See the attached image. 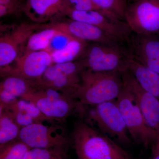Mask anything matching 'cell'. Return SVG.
I'll return each mask as SVG.
<instances>
[{
    "label": "cell",
    "instance_id": "obj_10",
    "mask_svg": "<svg viewBox=\"0 0 159 159\" xmlns=\"http://www.w3.org/2000/svg\"><path fill=\"white\" fill-rule=\"evenodd\" d=\"M43 25L22 24L1 34L0 38V66L6 68L18 57L20 49L25 46L29 37Z\"/></svg>",
    "mask_w": 159,
    "mask_h": 159
},
{
    "label": "cell",
    "instance_id": "obj_24",
    "mask_svg": "<svg viewBox=\"0 0 159 159\" xmlns=\"http://www.w3.org/2000/svg\"><path fill=\"white\" fill-rule=\"evenodd\" d=\"M66 148H30L22 159H66Z\"/></svg>",
    "mask_w": 159,
    "mask_h": 159
},
{
    "label": "cell",
    "instance_id": "obj_25",
    "mask_svg": "<svg viewBox=\"0 0 159 159\" xmlns=\"http://www.w3.org/2000/svg\"><path fill=\"white\" fill-rule=\"evenodd\" d=\"M30 148L20 140L16 139L0 146V159H22Z\"/></svg>",
    "mask_w": 159,
    "mask_h": 159
},
{
    "label": "cell",
    "instance_id": "obj_5",
    "mask_svg": "<svg viewBox=\"0 0 159 159\" xmlns=\"http://www.w3.org/2000/svg\"><path fill=\"white\" fill-rule=\"evenodd\" d=\"M116 101L131 136L145 147L152 145L157 134L148 125L134 96L124 84Z\"/></svg>",
    "mask_w": 159,
    "mask_h": 159
},
{
    "label": "cell",
    "instance_id": "obj_2",
    "mask_svg": "<svg viewBox=\"0 0 159 159\" xmlns=\"http://www.w3.org/2000/svg\"><path fill=\"white\" fill-rule=\"evenodd\" d=\"M72 138L78 159H129L125 151L85 122L74 124Z\"/></svg>",
    "mask_w": 159,
    "mask_h": 159
},
{
    "label": "cell",
    "instance_id": "obj_12",
    "mask_svg": "<svg viewBox=\"0 0 159 159\" xmlns=\"http://www.w3.org/2000/svg\"><path fill=\"white\" fill-rule=\"evenodd\" d=\"M13 69H4L8 75L20 76L30 80L39 79L53 64L51 53L47 51L24 52L15 60Z\"/></svg>",
    "mask_w": 159,
    "mask_h": 159
},
{
    "label": "cell",
    "instance_id": "obj_4",
    "mask_svg": "<svg viewBox=\"0 0 159 159\" xmlns=\"http://www.w3.org/2000/svg\"><path fill=\"white\" fill-rule=\"evenodd\" d=\"M21 99L34 103L45 116L54 121L64 120L81 107L70 95L38 85Z\"/></svg>",
    "mask_w": 159,
    "mask_h": 159
},
{
    "label": "cell",
    "instance_id": "obj_28",
    "mask_svg": "<svg viewBox=\"0 0 159 159\" xmlns=\"http://www.w3.org/2000/svg\"><path fill=\"white\" fill-rule=\"evenodd\" d=\"M23 6H8L0 5V17H2L6 16L16 14L20 11H23Z\"/></svg>",
    "mask_w": 159,
    "mask_h": 159
},
{
    "label": "cell",
    "instance_id": "obj_8",
    "mask_svg": "<svg viewBox=\"0 0 159 159\" xmlns=\"http://www.w3.org/2000/svg\"><path fill=\"white\" fill-rule=\"evenodd\" d=\"M60 129L56 125L34 123L21 128L17 139L30 148H66L69 140L62 131L58 132Z\"/></svg>",
    "mask_w": 159,
    "mask_h": 159
},
{
    "label": "cell",
    "instance_id": "obj_14",
    "mask_svg": "<svg viewBox=\"0 0 159 159\" xmlns=\"http://www.w3.org/2000/svg\"><path fill=\"white\" fill-rule=\"evenodd\" d=\"M70 9L68 0H26L23 11L39 24L66 16Z\"/></svg>",
    "mask_w": 159,
    "mask_h": 159
},
{
    "label": "cell",
    "instance_id": "obj_20",
    "mask_svg": "<svg viewBox=\"0 0 159 159\" xmlns=\"http://www.w3.org/2000/svg\"><path fill=\"white\" fill-rule=\"evenodd\" d=\"M0 108V146H2L17 139L21 128L10 111Z\"/></svg>",
    "mask_w": 159,
    "mask_h": 159
},
{
    "label": "cell",
    "instance_id": "obj_19",
    "mask_svg": "<svg viewBox=\"0 0 159 159\" xmlns=\"http://www.w3.org/2000/svg\"><path fill=\"white\" fill-rule=\"evenodd\" d=\"M89 43L73 38L63 48L51 53L53 64L72 62L81 58Z\"/></svg>",
    "mask_w": 159,
    "mask_h": 159
},
{
    "label": "cell",
    "instance_id": "obj_30",
    "mask_svg": "<svg viewBox=\"0 0 159 159\" xmlns=\"http://www.w3.org/2000/svg\"><path fill=\"white\" fill-rule=\"evenodd\" d=\"M155 142L152 144V159H159V133Z\"/></svg>",
    "mask_w": 159,
    "mask_h": 159
},
{
    "label": "cell",
    "instance_id": "obj_9",
    "mask_svg": "<svg viewBox=\"0 0 159 159\" xmlns=\"http://www.w3.org/2000/svg\"><path fill=\"white\" fill-rule=\"evenodd\" d=\"M66 16L70 19L87 23L100 28L121 40L128 41L132 32L128 24L98 10H76L70 9Z\"/></svg>",
    "mask_w": 159,
    "mask_h": 159
},
{
    "label": "cell",
    "instance_id": "obj_13",
    "mask_svg": "<svg viewBox=\"0 0 159 159\" xmlns=\"http://www.w3.org/2000/svg\"><path fill=\"white\" fill-rule=\"evenodd\" d=\"M123 84L134 96L139 108L151 128L159 133V101L139 84L129 71L122 73Z\"/></svg>",
    "mask_w": 159,
    "mask_h": 159
},
{
    "label": "cell",
    "instance_id": "obj_29",
    "mask_svg": "<svg viewBox=\"0 0 159 159\" xmlns=\"http://www.w3.org/2000/svg\"><path fill=\"white\" fill-rule=\"evenodd\" d=\"M24 0H0V5L8 6H23Z\"/></svg>",
    "mask_w": 159,
    "mask_h": 159
},
{
    "label": "cell",
    "instance_id": "obj_32",
    "mask_svg": "<svg viewBox=\"0 0 159 159\" xmlns=\"http://www.w3.org/2000/svg\"><path fill=\"white\" fill-rule=\"evenodd\" d=\"M24 1H26V0H24Z\"/></svg>",
    "mask_w": 159,
    "mask_h": 159
},
{
    "label": "cell",
    "instance_id": "obj_22",
    "mask_svg": "<svg viewBox=\"0 0 159 159\" xmlns=\"http://www.w3.org/2000/svg\"><path fill=\"white\" fill-rule=\"evenodd\" d=\"M91 1L101 11L106 14L125 21V13L128 6L126 0Z\"/></svg>",
    "mask_w": 159,
    "mask_h": 159
},
{
    "label": "cell",
    "instance_id": "obj_31",
    "mask_svg": "<svg viewBox=\"0 0 159 159\" xmlns=\"http://www.w3.org/2000/svg\"><path fill=\"white\" fill-rule=\"evenodd\" d=\"M134 1H136V0H134Z\"/></svg>",
    "mask_w": 159,
    "mask_h": 159
},
{
    "label": "cell",
    "instance_id": "obj_18",
    "mask_svg": "<svg viewBox=\"0 0 159 159\" xmlns=\"http://www.w3.org/2000/svg\"><path fill=\"white\" fill-rule=\"evenodd\" d=\"M37 86L35 80L15 75H7L1 82L0 92L15 99L21 98Z\"/></svg>",
    "mask_w": 159,
    "mask_h": 159
},
{
    "label": "cell",
    "instance_id": "obj_1",
    "mask_svg": "<svg viewBox=\"0 0 159 159\" xmlns=\"http://www.w3.org/2000/svg\"><path fill=\"white\" fill-rule=\"evenodd\" d=\"M80 77V83L72 97L81 106H94L116 100L123 88L122 73L120 72H96L85 69Z\"/></svg>",
    "mask_w": 159,
    "mask_h": 159
},
{
    "label": "cell",
    "instance_id": "obj_21",
    "mask_svg": "<svg viewBox=\"0 0 159 159\" xmlns=\"http://www.w3.org/2000/svg\"><path fill=\"white\" fill-rule=\"evenodd\" d=\"M58 30L48 25H44L40 31L33 33L26 43L24 52L46 51L51 39Z\"/></svg>",
    "mask_w": 159,
    "mask_h": 159
},
{
    "label": "cell",
    "instance_id": "obj_11",
    "mask_svg": "<svg viewBox=\"0 0 159 159\" xmlns=\"http://www.w3.org/2000/svg\"><path fill=\"white\" fill-rule=\"evenodd\" d=\"M48 25L88 43L118 44L123 42L98 27L78 21H55Z\"/></svg>",
    "mask_w": 159,
    "mask_h": 159
},
{
    "label": "cell",
    "instance_id": "obj_7",
    "mask_svg": "<svg viewBox=\"0 0 159 159\" xmlns=\"http://www.w3.org/2000/svg\"><path fill=\"white\" fill-rule=\"evenodd\" d=\"M94 107L90 117L99 129L122 143H128V129L116 101L102 102Z\"/></svg>",
    "mask_w": 159,
    "mask_h": 159
},
{
    "label": "cell",
    "instance_id": "obj_23",
    "mask_svg": "<svg viewBox=\"0 0 159 159\" xmlns=\"http://www.w3.org/2000/svg\"><path fill=\"white\" fill-rule=\"evenodd\" d=\"M16 109L22 111L29 115L33 119L35 123H44V122H53L54 120L50 119L41 111L34 103L25 99H19L14 103L6 109Z\"/></svg>",
    "mask_w": 159,
    "mask_h": 159
},
{
    "label": "cell",
    "instance_id": "obj_16",
    "mask_svg": "<svg viewBox=\"0 0 159 159\" xmlns=\"http://www.w3.org/2000/svg\"><path fill=\"white\" fill-rule=\"evenodd\" d=\"M37 85L54 89L72 96L80 82V76H68L57 70L52 64L39 79Z\"/></svg>",
    "mask_w": 159,
    "mask_h": 159
},
{
    "label": "cell",
    "instance_id": "obj_26",
    "mask_svg": "<svg viewBox=\"0 0 159 159\" xmlns=\"http://www.w3.org/2000/svg\"><path fill=\"white\" fill-rule=\"evenodd\" d=\"M73 37L68 34L58 30L57 34L51 39V43L46 51L49 53L58 51L63 48Z\"/></svg>",
    "mask_w": 159,
    "mask_h": 159
},
{
    "label": "cell",
    "instance_id": "obj_27",
    "mask_svg": "<svg viewBox=\"0 0 159 159\" xmlns=\"http://www.w3.org/2000/svg\"><path fill=\"white\" fill-rule=\"evenodd\" d=\"M68 1L70 9L76 10H98V11H102L91 0H68Z\"/></svg>",
    "mask_w": 159,
    "mask_h": 159
},
{
    "label": "cell",
    "instance_id": "obj_3",
    "mask_svg": "<svg viewBox=\"0 0 159 159\" xmlns=\"http://www.w3.org/2000/svg\"><path fill=\"white\" fill-rule=\"evenodd\" d=\"M133 57L130 51L118 44L92 43L89 44L80 60L84 69L96 72H118L128 70Z\"/></svg>",
    "mask_w": 159,
    "mask_h": 159
},
{
    "label": "cell",
    "instance_id": "obj_15",
    "mask_svg": "<svg viewBox=\"0 0 159 159\" xmlns=\"http://www.w3.org/2000/svg\"><path fill=\"white\" fill-rule=\"evenodd\" d=\"M133 57L142 65L159 74V40L154 35L135 34L128 41Z\"/></svg>",
    "mask_w": 159,
    "mask_h": 159
},
{
    "label": "cell",
    "instance_id": "obj_6",
    "mask_svg": "<svg viewBox=\"0 0 159 159\" xmlns=\"http://www.w3.org/2000/svg\"><path fill=\"white\" fill-rule=\"evenodd\" d=\"M125 21L134 34L154 35L159 33V0L134 1L127 7Z\"/></svg>",
    "mask_w": 159,
    "mask_h": 159
},
{
    "label": "cell",
    "instance_id": "obj_17",
    "mask_svg": "<svg viewBox=\"0 0 159 159\" xmlns=\"http://www.w3.org/2000/svg\"><path fill=\"white\" fill-rule=\"evenodd\" d=\"M128 71L142 88L159 101V74L142 65L133 57L131 59Z\"/></svg>",
    "mask_w": 159,
    "mask_h": 159
}]
</instances>
